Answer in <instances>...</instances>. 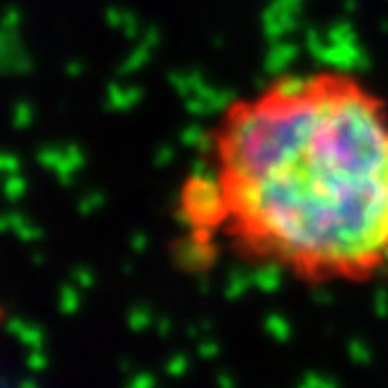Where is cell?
I'll return each mask as SVG.
<instances>
[{"label": "cell", "instance_id": "cell-1", "mask_svg": "<svg viewBox=\"0 0 388 388\" xmlns=\"http://www.w3.org/2000/svg\"><path fill=\"white\" fill-rule=\"evenodd\" d=\"M189 235L308 288L388 272V98L338 66L232 98L179 192Z\"/></svg>", "mask_w": 388, "mask_h": 388}, {"label": "cell", "instance_id": "cell-2", "mask_svg": "<svg viewBox=\"0 0 388 388\" xmlns=\"http://www.w3.org/2000/svg\"><path fill=\"white\" fill-rule=\"evenodd\" d=\"M3 323H6V308L0 305V326H3Z\"/></svg>", "mask_w": 388, "mask_h": 388}]
</instances>
